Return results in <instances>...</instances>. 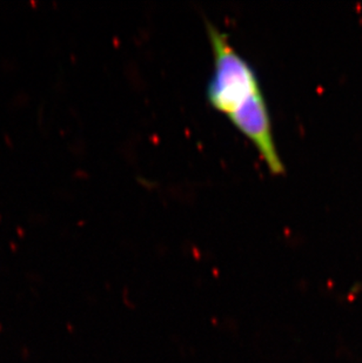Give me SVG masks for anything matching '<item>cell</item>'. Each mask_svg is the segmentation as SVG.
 Listing matches in <instances>:
<instances>
[{
  "mask_svg": "<svg viewBox=\"0 0 362 363\" xmlns=\"http://www.w3.org/2000/svg\"><path fill=\"white\" fill-rule=\"evenodd\" d=\"M214 67L207 84L209 105L229 118L263 93L256 69L236 51L229 35L207 21Z\"/></svg>",
  "mask_w": 362,
  "mask_h": 363,
  "instance_id": "6da1fadb",
  "label": "cell"
}]
</instances>
